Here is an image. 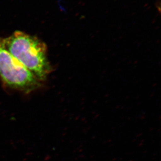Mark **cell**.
<instances>
[{"mask_svg":"<svg viewBox=\"0 0 161 161\" xmlns=\"http://www.w3.org/2000/svg\"><path fill=\"white\" fill-rule=\"evenodd\" d=\"M3 39L0 37V79L4 86L26 94L40 88L44 82L6 50Z\"/></svg>","mask_w":161,"mask_h":161,"instance_id":"cell-2","label":"cell"},{"mask_svg":"<svg viewBox=\"0 0 161 161\" xmlns=\"http://www.w3.org/2000/svg\"><path fill=\"white\" fill-rule=\"evenodd\" d=\"M3 41L5 47L16 59L40 80L46 81L53 68L44 42L21 31H16Z\"/></svg>","mask_w":161,"mask_h":161,"instance_id":"cell-1","label":"cell"}]
</instances>
